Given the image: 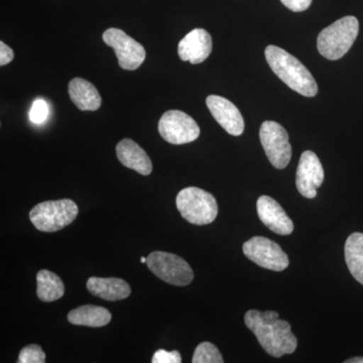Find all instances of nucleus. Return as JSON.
Returning a JSON list of instances; mask_svg holds the SVG:
<instances>
[{"label":"nucleus","mask_w":363,"mask_h":363,"mask_svg":"<svg viewBox=\"0 0 363 363\" xmlns=\"http://www.w3.org/2000/svg\"><path fill=\"white\" fill-rule=\"evenodd\" d=\"M77 204L71 199L45 201L30 210V219L33 226L42 233H56L70 225L77 218Z\"/></svg>","instance_id":"39448f33"},{"label":"nucleus","mask_w":363,"mask_h":363,"mask_svg":"<svg viewBox=\"0 0 363 363\" xmlns=\"http://www.w3.org/2000/svg\"><path fill=\"white\" fill-rule=\"evenodd\" d=\"M111 313L104 307L84 305L72 310L68 314V321L73 325L86 327L106 326L111 323Z\"/></svg>","instance_id":"a211bd4d"},{"label":"nucleus","mask_w":363,"mask_h":363,"mask_svg":"<svg viewBox=\"0 0 363 363\" xmlns=\"http://www.w3.org/2000/svg\"><path fill=\"white\" fill-rule=\"evenodd\" d=\"M281 4L295 13L307 11L311 6L312 0H281Z\"/></svg>","instance_id":"393cba45"},{"label":"nucleus","mask_w":363,"mask_h":363,"mask_svg":"<svg viewBox=\"0 0 363 363\" xmlns=\"http://www.w3.org/2000/svg\"><path fill=\"white\" fill-rule=\"evenodd\" d=\"M279 317V313H262L257 310H250L245 316L247 328L255 334L267 353L274 357L292 354L298 346L291 324Z\"/></svg>","instance_id":"f257e3e1"},{"label":"nucleus","mask_w":363,"mask_h":363,"mask_svg":"<svg viewBox=\"0 0 363 363\" xmlns=\"http://www.w3.org/2000/svg\"><path fill=\"white\" fill-rule=\"evenodd\" d=\"M193 363H223L220 351L210 342H202L197 346L193 355Z\"/></svg>","instance_id":"412c9836"},{"label":"nucleus","mask_w":363,"mask_h":363,"mask_svg":"<svg viewBox=\"0 0 363 363\" xmlns=\"http://www.w3.org/2000/svg\"><path fill=\"white\" fill-rule=\"evenodd\" d=\"M159 133L172 145H185L197 140L200 135L198 123L190 116L180 111H169L159 121Z\"/></svg>","instance_id":"9d476101"},{"label":"nucleus","mask_w":363,"mask_h":363,"mask_svg":"<svg viewBox=\"0 0 363 363\" xmlns=\"http://www.w3.org/2000/svg\"><path fill=\"white\" fill-rule=\"evenodd\" d=\"M102 39L105 44L114 50L118 65L123 70L135 71L145 62L147 52L143 45L126 35L123 30L108 28L102 35Z\"/></svg>","instance_id":"1a4fd4ad"},{"label":"nucleus","mask_w":363,"mask_h":363,"mask_svg":"<svg viewBox=\"0 0 363 363\" xmlns=\"http://www.w3.org/2000/svg\"><path fill=\"white\" fill-rule=\"evenodd\" d=\"M359 23L354 16H344L318 35L317 48L324 58L336 61L347 54L357 40Z\"/></svg>","instance_id":"7ed1b4c3"},{"label":"nucleus","mask_w":363,"mask_h":363,"mask_svg":"<svg viewBox=\"0 0 363 363\" xmlns=\"http://www.w3.org/2000/svg\"><path fill=\"white\" fill-rule=\"evenodd\" d=\"M324 181V169L316 154L306 150L300 157L296 176V185L300 194L308 199L316 197L317 190Z\"/></svg>","instance_id":"9b49d317"},{"label":"nucleus","mask_w":363,"mask_h":363,"mask_svg":"<svg viewBox=\"0 0 363 363\" xmlns=\"http://www.w3.org/2000/svg\"><path fill=\"white\" fill-rule=\"evenodd\" d=\"M49 116V106L43 99H38L33 102L30 111V121L35 124H40L45 121Z\"/></svg>","instance_id":"5701e85b"},{"label":"nucleus","mask_w":363,"mask_h":363,"mask_svg":"<svg viewBox=\"0 0 363 363\" xmlns=\"http://www.w3.org/2000/svg\"><path fill=\"white\" fill-rule=\"evenodd\" d=\"M243 253L257 266L274 272L285 271L290 264L288 255L278 243L262 236H255L243 245Z\"/></svg>","instance_id":"6e6552de"},{"label":"nucleus","mask_w":363,"mask_h":363,"mask_svg":"<svg viewBox=\"0 0 363 363\" xmlns=\"http://www.w3.org/2000/svg\"><path fill=\"white\" fill-rule=\"evenodd\" d=\"M88 291L102 300L116 302L130 297V286L123 279L96 278L91 277L87 281Z\"/></svg>","instance_id":"dca6fc26"},{"label":"nucleus","mask_w":363,"mask_h":363,"mask_svg":"<svg viewBox=\"0 0 363 363\" xmlns=\"http://www.w3.org/2000/svg\"><path fill=\"white\" fill-rule=\"evenodd\" d=\"M206 104L212 116L223 130L233 136L241 135L245 131V121L238 107L226 98L210 95Z\"/></svg>","instance_id":"f8f14e48"},{"label":"nucleus","mask_w":363,"mask_h":363,"mask_svg":"<svg viewBox=\"0 0 363 363\" xmlns=\"http://www.w3.org/2000/svg\"><path fill=\"white\" fill-rule=\"evenodd\" d=\"M264 55L272 72L291 89L303 96H316V80L296 57L277 45L267 47Z\"/></svg>","instance_id":"f03ea898"},{"label":"nucleus","mask_w":363,"mask_h":363,"mask_svg":"<svg viewBox=\"0 0 363 363\" xmlns=\"http://www.w3.org/2000/svg\"><path fill=\"white\" fill-rule=\"evenodd\" d=\"M150 272L169 285L185 286L194 279V272L186 260L174 253L152 252L147 257Z\"/></svg>","instance_id":"423d86ee"},{"label":"nucleus","mask_w":363,"mask_h":363,"mask_svg":"<svg viewBox=\"0 0 363 363\" xmlns=\"http://www.w3.org/2000/svg\"><path fill=\"white\" fill-rule=\"evenodd\" d=\"M69 95L73 104L82 111H98L102 99L92 83L82 78H74L68 86Z\"/></svg>","instance_id":"f3484780"},{"label":"nucleus","mask_w":363,"mask_h":363,"mask_svg":"<svg viewBox=\"0 0 363 363\" xmlns=\"http://www.w3.org/2000/svg\"><path fill=\"white\" fill-rule=\"evenodd\" d=\"M212 48L213 43L209 33L204 28H195L179 43L178 54L182 61L197 65L210 56Z\"/></svg>","instance_id":"ddd939ff"},{"label":"nucleus","mask_w":363,"mask_h":363,"mask_svg":"<svg viewBox=\"0 0 363 363\" xmlns=\"http://www.w3.org/2000/svg\"><path fill=\"white\" fill-rule=\"evenodd\" d=\"M14 52L6 43L0 42V66L4 67L13 62Z\"/></svg>","instance_id":"a878e982"},{"label":"nucleus","mask_w":363,"mask_h":363,"mask_svg":"<svg viewBox=\"0 0 363 363\" xmlns=\"http://www.w3.org/2000/svg\"><path fill=\"white\" fill-rule=\"evenodd\" d=\"M152 363H181L180 352L177 350L166 351L160 350L156 351L152 359Z\"/></svg>","instance_id":"b1692460"},{"label":"nucleus","mask_w":363,"mask_h":363,"mask_svg":"<svg viewBox=\"0 0 363 363\" xmlns=\"http://www.w3.org/2000/svg\"><path fill=\"white\" fill-rule=\"evenodd\" d=\"M18 363H45V353L40 346L30 344L21 350Z\"/></svg>","instance_id":"4be33fe9"},{"label":"nucleus","mask_w":363,"mask_h":363,"mask_svg":"<svg viewBox=\"0 0 363 363\" xmlns=\"http://www.w3.org/2000/svg\"><path fill=\"white\" fill-rule=\"evenodd\" d=\"M259 138L272 166L279 169H285L292 157V147L285 128L274 121H264L260 126Z\"/></svg>","instance_id":"0eeeda50"},{"label":"nucleus","mask_w":363,"mask_h":363,"mask_svg":"<svg viewBox=\"0 0 363 363\" xmlns=\"http://www.w3.org/2000/svg\"><path fill=\"white\" fill-rule=\"evenodd\" d=\"M176 204L182 217L195 225L212 223L218 214V205L214 196L197 187L180 191Z\"/></svg>","instance_id":"20e7f679"},{"label":"nucleus","mask_w":363,"mask_h":363,"mask_svg":"<svg viewBox=\"0 0 363 363\" xmlns=\"http://www.w3.org/2000/svg\"><path fill=\"white\" fill-rule=\"evenodd\" d=\"M257 214L260 221L279 235H290L294 223L283 207L269 196H260L257 203Z\"/></svg>","instance_id":"4468645a"},{"label":"nucleus","mask_w":363,"mask_h":363,"mask_svg":"<svg viewBox=\"0 0 363 363\" xmlns=\"http://www.w3.org/2000/svg\"><path fill=\"white\" fill-rule=\"evenodd\" d=\"M37 285V295L43 302H54L63 297L65 293V286L61 278L48 269L38 272Z\"/></svg>","instance_id":"aec40b11"},{"label":"nucleus","mask_w":363,"mask_h":363,"mask_svg":"<svg viewBox=\"0 0 363 363\" xmlns=\"http://www.w3.org/2000/svg\"><path fill=\"white\" fill-rule=\"evenodd\" d=\"M345 363H363V357H352L345 360Z\"/></svg>","instance_id":"bb28decb"},{"label":"nucleus","mask_w":363,"mask_h":363,"mask_svg":"<svg viewBox=\"0 0 363 363\" xmlns=\"http://www.w3.org/2000/svg\"><path fill=\"white\" fill-rule=\"evenodd\" d=\"M147 257H140V262H142V264H147Z\"/></svg>","instance_id":"cd10ccee"},{"label":"nucleus","mask_w":363,"mask_h":363,"mask_svg":"<svg viewBox=\"0 0 363 363\" xmlns=\"http://www.w3.org/2000/svg\"><path fill=\"white\" fill-rule=\"evenodd\" d=\"M345 260L353 278L363 285V233L348 236L345 243Z\"/></svg>","instance_id":"6ab92c4d"},{"label":"nucleus","mask_w":363,"mask_h":363,"mask_svg":"<svg viewBox=\"0 0 363 363\" xmlns=\"http://www.w3.org/2000/svg\"><path fill=\"white\" fill-rule=\"evenodd\" d=\"M117 159L126 168L133 169L143 176H149L152 164L149 155L142 147L130 138H124L116 145Z\"/></svg>","instance_id":"2eb2a0df"}]
</instances>
